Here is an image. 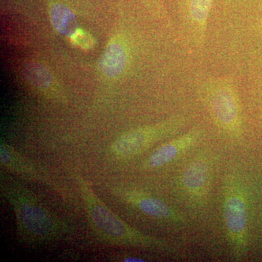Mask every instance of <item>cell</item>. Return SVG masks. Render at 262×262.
<instances>
[{
    "label": "cell",
    "instance_id": "cell-1",
    "mask_svg": "<svg viewBox=\"0 0 262 262\" xmlns=\"http://www.w3.org/2000/svg\"><path fill=\"white\" fill-rule=\"evenodd\" d=\"M0 191L13 212L17 237L21 244L44 246L60 242L73 234L70 222L20 181L2 173Z\"/></svg>",
    "mask_w": 262,
    "mask_h": 262
},
{
    "label": "cell",
    "instance_id": "cell-2",
    "mask_svg": "<svg viewBox=\"0 0 262 262\" xmlns=\"http://www.w3.org/2000/svg\"><path fill=\"white\" fill-rule=\"evenodd\" d=\"M90 227L96 238L103 244L167 253L175 248L167 239L144 233L122 220L94 192L92 186L77 172L73 173Z\"/></svg>",
    "mask_w": 262,
    "mask_h": 262
},
{
    "label": "cell",
    "instance_id": "cell-3",
    "mask_svg": "<svg viewBox=\"0 0 262 262\" xmlns=\"http://www.w3.org/2000/svg\"><path fill=\"white\" fill-rule=\"evenodd\" d=\"M198 94L221 134L230 140H239L244 134V117L234 81L210 77L200 84Z\"/></svg>",
    "mask_w": 262,
    "mask_h": 262
},
{
    "label": "cell",
    "instance_id": "cell-4",
    "mask_svg": "<svg viewBox=\"0 0 262 262\" xmlns=\"http://www.w3.org/2000/svg\"><path fill=\"white\" fill-rule=\"evenodd\" d=\"M222 213L231 257L243 259L248 246V203L246 189L238 176L229 174L222 189Z\"/></svg>",
    "mask_w": 262,
    "mask_h": 262
},
{
    "label": "cell",
    "instance_id": "cell-5",
    "mask_svg": "<svg viewBox=\"0 0 262 262\" xmlns=\"http://www.w3.org/2000/svg\"><path fill=\"white\" fill-rule=\"evenodd\" d=\"M187 123V117L178 114L158 123L132 129L114 141L112 153L119 159L136 158L157 143L181 134Z\"/></svg>",
    "mask_w": 262,
    "mask_h": 262
},
{
    "label": "cell",
    "instance_id": "cell-6",
    "mask_svg": "<svg viewBox=\"0 0 262 262\" xmlns=\"http://www.w3.org/2000/svg\"><path fill=\"white\" fill-rule=\"evenodd\" d=\"M213 166L214 160L211 155L201 152L193 157L183 169L179 179V189L192 208L206 206L211 191Z\"/></svg>",
    "mask_w": 262,
    "mask_h": 262
},
{
    "label": "cell",
    "instance_id": "cell-7",
    "mask_svg": "<svg viewBox=\"0 0 262 262\" xmlns=\"http://www.w3.org/2000/svg\"><path fill=\"white\" fill-rule=\"evenodd\" d=\"M111 191L119 201L150 218L177 227L187 225L182 212L151 193L131 187H115Z\"/></svg>",
    "mask_w": 262,
    "mask_h": 262
},
{
    "label": "cell",
    "instance_id": "cell-8",
    "mask_svg": "<svg viewBox=\"0 0 262 262\" xmlns=\"http://www.w3.org/2000/svg\"><path fill=\"white\" fill-rule=\"evenodd\" d=\"M0 163L7 171L30 182L51 188L64 199H70V192L64 186L42 166L24 156L14 147L2 142L0 144Z\"/></svg>",
    "mask_w": 262,
    "mask_h": 262
},
{
    "label": "cell",
    "instance_id": "cell-9",
    "mask_svg": "<svg viewBox=\"0 0 262 262\" xmlns=\"http://www.w3.org/2000/svg\"><path fill=\"white\" fill-rule=\"evenodd\" d=\"M204 136L201 127L195 126L166 140L156 148L141 163V168L151 170L173 163L196 146Z\"/></svg>",
    "mask_w": 262,
    "mask_h": 262
},
{
    "label": "cell",
    "instance_id": "cell-10",
    "mask_svg": "<svg viewBox=\"0 0 262 262\" xmlns=\"http://www.w3.org/2000/svg\"><path fill=\"white\" fill-rule=\"evenodd\" d=\"M213 2L214 0H179L184 24L196 46L201 47L204 42Z\"/></svg>",
    "mask_w": 262,
    "mask_h": 262
},
{
    "label": "cell",
    "instance_id": "cell-11",
    "mask_svg": "<svg viewBox=\"0 0 262 262\" xmlns=\"http://www.w3.org/2000/svg\"><path fill=\"white\" fill-rule=\"evenodd\" d=\"M128 59L127 46L122 42L115 41L108 45L103 53L100 69L106 77H117L125 72Z\"/></svg>",
    "mask_w": 262,
    "mask_h": 262
},
{
    "label": "cell",
    "instance_id": "cell-12",
    "mask_svg": "<svg viewBox=\"0 0 262 262\" xmlns=\"http://www.w3.org/2000/svg\"><path fill=\"white\" fill-rule=\"evenodd\" d=\"M51 19L53 27L61 35L70 37L77 32V24L75 15L65 5L57 4L52 7Z\"/></svg>",
    "mask_w": 262,
    "mask_h": 262
},
{
    "label": "cell",
    "instance_id": "cell-13",
    "mask_svg": "<svg viewBox=\"0 0 262 262\" xmlns=\"http://www.w3.org/2000/svg\"><path fill=\"white\" fill-rule=\"evenodd\" d=\"M30 76L32 77L33 82H35L36 85L39 87H48L50 85L51 82V75L48 71L45 70V68L37 66L30 70Z\"/></svg>",
    "mask_w": 262,
    "mask_h": 262
},
{
    "label": "cell",
    "instance_id": "cell-14",
    "mask_svg": "<svg viewBox=\"0 0 262 262\" xmlns=\"http://www.w3.org/2000/svg\"><path fill=\"white\" fill-rule=\"evenodd\" d=\"M72 36H75V37H74V38H75V42H77L79 46H82V47L83 48L90 47V46H91V38H90L85 33L77 32H77Z\"/></svg>",
    "mask_w": 262,
    "mask_h": 262
},
{
    "label": "cell",
    "instance_id": "cell-15",
    "mask_svg": "<svg viewBox=\"0 0 262 262\" xmlns=\"http://www.w3.org/2000/svg\"><path fill=\"white\" fill-rule=\"evenodd\" d=\"M123 261H130V262H134V261H144V258H141L139 257H134V256H128V257H124L123 260H122Z\"/></svg>",
    "mask_w": 262,
    "mask_h": 262
},
{
    "label": "cell",
    "instance_id": "cell-16",
    "mask_svg": "<svg viewBox=\"0 0 262 262\" xmlns=\"http://www.w3.org/2000/svg\"><path fill=\"white\" fill-rule=\"evenodd\" d=\"M261 33H262V20H261Z\"/></svg>",
    "mask_w": 262,
    "mask_h": 262
}]
</instances>
